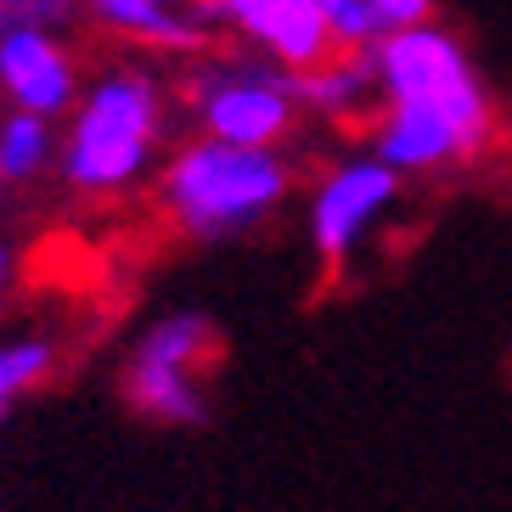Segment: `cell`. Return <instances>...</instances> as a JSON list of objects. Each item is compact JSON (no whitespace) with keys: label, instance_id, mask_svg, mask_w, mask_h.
<instances>
[{"label":"cell","instance_id":"7c38bea8","mask_svg":"<svg viewBox=\"0 0 512 512\" xmlns=\"http://www.w3.org/2000/svg\"><path fill=\"white\" fill-rule=\"evenodd\" d=\"M62 366V338L46 327H17L0 332V411H12L17 400L40 394Z\"/></svg>","mask_w":512,"mask_h":512},{"label":"cell","instance_id":"7a4b0ae2","mask_svg":"<svg viewBox=\"0 0 512 512\" xmlns=\"http://www.w3.org/2000/svg\"><path fill=\"white\" fill-rule=\"evenodd\" d=\"M181 96L164 79L158 57H130L96 68L79 85V102L57 124V181L74 197L113 203L158 175L175 136Z\"/></svg>","mask_w":512,"mask_h":512},{"label":"cell","instance_id":"4fadbf2b","mask_svg":"<svg viewBox=\"0 0 512 512\" xmlns=\"http://www.w3.org/2000/svg\"><path fill=\"white\" fill-rule=\"evenodd\" d=\"M316 6H321V17H327V29H332V40H338V46L366 51V46L377 40L366 0H316Z\"/></svg>","mask_w":512,"mask_h":512},{"label":"cell","instance_id":"5b68a950","mask_svg":"<svg viewBox=\"0 0 512 512\" xmlns=\"http://www.w3.org/2000/svg\"><path fill=\"white\" fill-rule=\"evenodd\" d=\"M220 366V332L203 310H169L130 338L119 366V394L136 417L158 428L209 422V372Z\"/></svg>","mask_w":512,"mask_h":512},{"label":"cell","instance_id":"52a82bcc","mask_svg":"<svg viewBox=\"0 0 512 512\" xmlns=\"http://www.w3.org/2000/svg\"><path fill=\"white\" fill-rule=\"evenodd\" d=\"M400 192H406V175L389 169L372 147L349 152L310 186V203H304V231H310V248L327 271H344L366 254V242L394 220L400 209Z\"/></svg>","mask_w":512,"mask_h":512},{"label":"cell","instance_id":"ba28073f","mask_svg":"<svg viewBox=\"0 0 512 512\" xmlns=\"http://www.w3.org/2000/svg\"><path fill=\"white\" fill-rule=\"evenodd\" d=\"M209 6H214V23H220L237 46L282 62L293 74L316 68L321 57L338 51V40H332L316 0H209Z\"/></svg>","mask_w":512,"mask_h":512},{"label":"cell","instance_id":"277c9868","mask_svg":"<svg viewBox=\"0 0 512 512\" xmlns=\"http://www.w3.org/2000/svg\"><path fill=\"white\" fill-rule=\"evenodd\" d=\"M175 96H181V113L192 130H209V136L226 141H254V147H287L293 130L310 119L299 74L248 46L237 51L203 46L197 57H186Z\"/></svg>","mask_w":512,"mask_h":512},{"label":"cell","instance_id":"30bf717a","mask_svg":"<svg viewBox=\"0 0 512 512\" xmlns=\"http://www.w3.org/2000/svg\"><path fill=\"white\" fill-rule=\"evenodd\" d=\"M299 91H304V113H310V119H321V124H366L372 107H377L372 57L338 46L332 57H321L316 68H304Z\"/></svg>","mask_w":512,"mask_h":512},{"label":"cell","instance_id":"9a60e30c","mask_svg":"<svg viewBox=\"0 0 512 512\" xmlns=\"http://www.w3.org/2000/svg\"><path fill=\"white\" fill-rule=\"evenodd\" d=\"M12 276H17V248L6 237H0V299L12 293Z\"/></svg>","mask_w":512,"mask_h":512},{"label":"cell","instance_id":"6da1fadb","mask_svg":"<svg viewBox=\"0 0 512 512\" xmlns=\"http://www.w3.org/2000/svg\"><path fill=\"white\" fill-rule=\"evenodd\" d=\"M366 57L377 79L366 147L383 164L406 181H422L484 158V147L496 141V91L439 17L377 34Z\"/></svg>","mask_w":512,"mask_h":512},{"label":"cell","instance_id":"8992f818","mask_svg":"<svg viewBox=\"0 0 512 512\" xmlns=\"http://www.w3.org/2000/svg\"><path fill=\"white\" fill-rule=\"evenodd\" d=\"M79 17V0H0V102L68 119L85 85L79 51L68 46Z\"/></svg>","mask_w":512,"mask_h":512},{"label":"cell","instance_id":"3957f363","mask_svg":"<svg viewBox=\"0 0 512 512\" xmlns=\"http://www.w3.org/2000/svg\"><path fill=\"white\" fill-rule=\"evenodd\" d=\"M299 175L287 147H254L226 141L209 130H192L186 141H169L164 164L152 175L158 209L186 242H237L248 231L271 226L287 209Z\"/></svg>","mask_w":512,"mask_h":512},{"label":"cell","instance_id":"5bb4252c","mask_svg":"<svg viewBox=\"0 0 512 512\" xmlns=\"http://www.w3.org/2000/svg\"><path fill=\"white\" fill-rule=\"evenodd\" d=\"M439 0H366L372 12V29L377 34H394V29H411V23H428Z\"/></svg>","mask_w":512,"mask_h":512},{"label":"cell","instance_id":"9c48e42d","mask_svg":"<svg viewBox=\"0 0 512 512\" xmlns=\"http://www.w3.org/2000/svg\"><path fill=\"white\" fill-rule=\"evenodd\" d=\"M85 17L107 40L141 57H197L214 46V6L209 0H79Z\"/></svg>","mask_w":512,"mask_h":512},{"label":"cell","instance_id":"8fae6325","mask_svg":"<svg viewBox=\"0 0 512 512\" xmlns=\"http://www.w3.org/2000/svg\"><path fill=\"white\" fill-rule=\"evenodd\" d=\"M57 175V119L29 107H0V192H29Z\"/></svg>","mask_w":512,"mask_h":512}]
</instances>
